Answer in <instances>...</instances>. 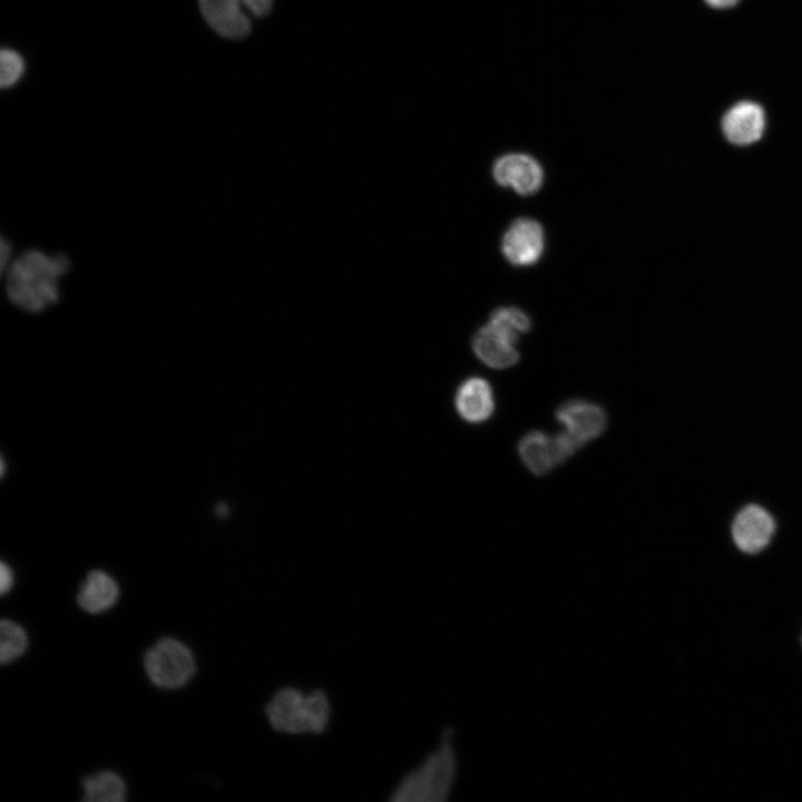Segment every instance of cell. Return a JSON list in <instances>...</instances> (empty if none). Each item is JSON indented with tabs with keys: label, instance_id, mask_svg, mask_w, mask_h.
Segmentation results:
<instances>
[{
	"label": "cell",
	"instance_id": "cell-16",
	"mask_svg": "<svg viewBox=\"0 0 802 802\" xmlns=\"http://www.w3.org/2000/svg\"><path fill=\"white\" fill-rule=\"evenodd\" d=\"M0 629V661L2 664H7L23 654L27 648V635L19 625L11 620L3 619Z\"/></svg>",
	"mask_w": 802,
	"mask_h": 802
},
{
	"label": "cell",
	"instance_id": "cell-9",
	"mask_svg": "<svg viewBox=\"0 0 802 802\" xmlns=\"http://www.w3.org/2000/svg\"><path fill=\"white\" fill-rule=\"evenodd\" d=\"M518 335L488 322L472 339V349L479 360L493 369H505L516 364L519 352L516 349Z\"/></svg>",
	"mask_w": 802,
	"mask_h": 802
},
{
	"label": "cell",
	"instance_id": "cell-11",
	"mask_svg": "<svg viewBox=\"0 0 802 802\" xmlns=\"http://www.w3.org/2000/svg\"><path fill=\"white\" fill-rule=\"evenodd\" d=\"M775 529L772 516L762 507L750 505L735 517L732 536L735 545L744 552L754 554L763 549Z\"/></svg>",
	"mask_w": 802,
	"mask_h": 802
},
{
	"label": "cell",
	"instance_id": "cell-18",
	"mask_svg": "<svg viewBox=\"0 0 802 802\" xmlns=\"http://www.w3.org/2000/svg\"><path fill=\"white\" fill-rule=\"evenodd\" d=\"M0 85L2 88L13 85L23 71V60L16 51L3 49L0 53Z\"/></svg>",
	"mask_w": 802,
	"mask_h": 802
},
{
	"label": "cell",
	"instance_id": "cell-14",
	"mask_svg": "<svg viewBox=\"0 0 802 802\" xmlns=\"http://www.w3.org/2000/svg\"><path fill=\"white\" fill-rule=\"evenodd\" d=\"M115 580L101 570L88 574L77 596L78 605L86 612L97 614L111 607L118 598Z\"/></svg>",
	"mask_w": 802,
	"mask_h": 802
},
{
	"label": "cell",
	"instance_id": "cell-4",
	"mask_svg": "<svg viewBox=\"0 0 802 802\" xmlns=\"http://www.w3.org/2000/svg\"><path fill=\"white\" fill-rule=\"evenodd\" d=\"M206 22L221 36L241 39L251 31V19L266 16L273 0H198Z\"/></svg>",
	"mask_w": 802,
	"mask_h": 802
},
{
	"label": "cell",
	"instance_id": "cell-19",
	"mask_svg": "<svg viewBox=\"0 0 802 802\" xmlns=\"http://www.w3.org/2000/svg\"><path fill=\"white\" fill-rule=\"evenodd\" d=\"M12 571L6 563H1L0 566V590L1 594L9 591L12 585Z\"/></svg>",
	"mask_w": 802,
	"mask_h": 802
},
{
	"label": "cell",
	"instance_id": "cell-12",
	"mask_svg": "<svg viewBox=\"0 0 802 802\" xmlns=\"http://www.w3.org/2000/svg\"><path fill=\"white\" fill-rule=\"evenodd\" d=\"M723 131L736 145H749L761 138L765 127V115L761 106L742 101L733 106L723 117Z\"/></svg>",
	"mask_w": 802,
	"mask_h": 802
},
{
	"label": "cell",
	"instance_id": "cell-2",
	"mask_svg": "<svg viewBox=\"0 0 802 802\" xmlns=\"http://www.w3.org/2000/svg\"><path fill=\"white\" fill-rule=\"evenodd\" d=\"M459 757L453 731L444 730L422 760L401 776L391 792L397 802H446L454 792Z\"/></svg>",
	"mask_w": 802,
	"mask_h": 802
},
{
	"label": "cell",
	"instance_id": "cell-7",
	"mask_svg": "<svg viewBox=\"0 0 802 802\" xmlns=\"http://www.w3.org/2000/svg\"><path fill=\"white\" fill-rule=\"evenodd\" d=\"M492 175L497 184L511 187L522 196L535 194L544 182L540 164L530 155L522 153L499 157L492 166Z\"/></svg>",
	"mask_w": 802,
	"mask_h": 802
},
{
	"label": "cell",
	"instance_id": "cell-17",
	"mask_svg": "<svg viewBox=\"0 0 802 802\" xmlns=\"http://www.w3.org/2000/svg\"><path fill=\"white\" fill-rule=\"evenodd\" d=\"M489 322L519 336L530 330L531 323L526 313L517 307H500L495 310Z\"/></svg>",
	"mask_w": 802,
	"mask_h": 802
},
{
	"label": "cell",
	"instance_id": "cell-5",
	"mask_svg": "<svg viewBox=\"0 0 802 802\" xmlns=\"http://www.w3.org/2000/svg\"><path fill=\"white\" fill-rule=\"evenodd\" d=\"M149 679L164 688H177L186 684L195 673V661L190 651L172 638L159 640L144 659Z\"/></svg>",
	"mask_w": 802,
	"mask_h": 802
},
{
	"label": "cell",
	"instance_id": "cell-1",
	"mask_svg": "<svg viewBox=\"0 0 802 802\" xmlns=\"http://www.w3.org/2000/svg\"><path fill=\"white\" fill-rule=\"evenodd\" d=\"M69 261L61 254L27 250L11 258L6 271V294L19 310L38 313L59 301Z\"/></svg>",
	"mask_w": 802,
	"mask_h": 802
},
{
	"label": "cell",
	"instance_id": "cell-8",
	"mask_svg": "<svg viewBox=\"0 0 802 802\" xmlns=\"http://www.w3.org/2000/svg\"><path fill=\"white\" fill-rule=\"evenodd\" d=\"M544 231L531 218L516 219L506 231L501 248L505 257L515 266L535 264L544 252Z\"/></svg>",
	"mask_w": 802,
	"mask_h": 802
},
{
	"label": "cell",
	"instance_id": "cell-20",
	"mask_svg": "<svg viewBox=\"0 0 802 802\" xmlns=\"http://www.w3.org/2000/svg\"><path fill=\"white\" fill-rule=\"evenodd\" d=\"M739 0H706L708 4L715 8H727L735 4Z\"/></svg>",
	"mask_w": 802,
	"mask_h": 802
},
{
	"label": "cell",
	"instance_id": "cell-15",
	"mask_svg": "<svg viewBox=\"0 0 802 802\" xmlns=\"http://www.w3.org/2000/svg\"><path fill=\"white\" fill-rule=\"evenodd\" d=\"M82 786V800L87 802H121L125 800V783L113 772H100L86 777Z\"/></svg>",
	"mask_w": 802,
	"mask_h": 802
},
{
	"label": "cell",
	"instance_id": "cell-3",
	"mask_svg": "<svg viewBox=\"0 0 802 802\" xmlns=\"http://www.w3.org/2000/svg\"><path fill=\"white\" fill-rule=\"evenodd\" d=\"M331 702L319 688L304 691L296 686L277 689L265 704L270 726L286 735H317L331 721Z\"/></svg>",
	"mask_w": 802,
	"mask_h": 802
},
{
	"label": "cell",
	"instance_id": "cell-6",
	"mask_svg": "<svg viewBox=\"0 0 802 802\" xmlns=\"http://www.w3.org/2000/svg\"><path fill=\"white\" fill-rule=\"evenodd\" d=\"M580 444L568 433L549 437L531 431L519 441L518 452L524 464L536 476L549 472L573 456Z\"/></svg>",
	"mask_w": 802,
	"mask_h": 802
},
{
	"label": "cell",
	"instance_id": "cell-13",
	"mask_svg": "<svg viewBox=\"0 0 802 802\" xmlns=\"http://www.w3.org/2000/svg\"><path fill=\"white\" fill-rule=\"evenodd\" d=\"M454 405L459 415L470 423L488 420L495 410L490 384L482 378L471 376L457 389Z\"/></svg>",
	"mask_w": 802,
	"mask_h": 802
},
{
	"label": "cell",
	"instance_id": "cell-10",
	"mask_svg": "<svg viewBox=\"0 0 802 802\" xmlns=\"http://www.w3.org/2000/svg\"><path fill=\"white\" fill-rule=\"evenodd\" d=\"M556 419L581 446L599 437L607 424L605 411L598 404L584 400L563 403L556 410Z\"/></svg>",
	"mask_w": 802,
	"mask_h": 802
}]
</instances>
